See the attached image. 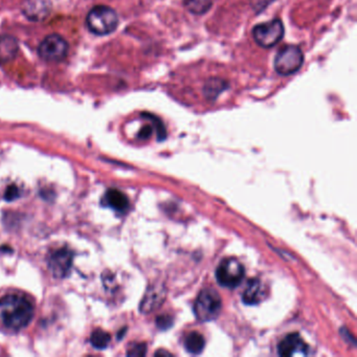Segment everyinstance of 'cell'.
I'll return each instance as SVG.
<instances>
[{"label": "cell", "mask_w": 357, "mask_h": 357, "mask_svg": "<svg viewBox=\"0 0 357 357\" xmlns=\"http://www.w3.org/2000/svg\"><path fill=\"white\" fill-rule=\"evenodd\" d=\"M34 304L24 294H9L0 298V321L7 329H24L34 317Z\"/></svg>", "instance_id": "cell-1"}, {"label": "cell", "mask_w": 357, "mask_h": 357, "mask_svg": "<svg viewBox=\"0 0 357 357\" xmlns=\"http://www.w3.org/2000/svg\"><path fill=\"white\" fill-rule=\"evenodd\" d=\"M86 26L91 33L98 36L112 34L119 26L118 14L107 6H97L89 11Z\"/></svg>", "instance_id": "cell-2"}, {"label": "cell", "mask_w": 357, "mask_h": 357, "mask_svg": "<svg viewBox=\"0 0 357 357\" xmlns=\"http://www.w3.org/2000/svg\"><path fill=\"white\" fill-rule=\"evenodd\" d=\"M222 309V301L216 290L204 289L196 298L194 312L202 321H210L217 319Z\"/></svg>", "instance_id": "cell-3"}, {"label": "cell", "mask_w": 357, "mask_h": 357, "mask_svg": "<svg viewBox=\"0 0 357 357\" xmlns=\"http://www.w3.org/2000/svg\"><path fill=\"white\" fill-rule=\"evenodd\" d=\"M304 63V54L296 45H286L280 50L275 58V72L280 76H290L300 70Z\"/></svg>", "instance_id": "cell-4"}, {"label": "cell", "mask_w": 357, "mask_h": 357, "mask_svg": "<svg viewBox=\"0 0 357 357\" xmlns=\"http://www.w3.org/2000/svg\"><path fill=\"white\" fill-rule=\"evenodd\" d=\"M284 32L283 22L280 20H273L255 26L252 37L259 47L271 49L283 39Z\"/></svg>", "instance_id": "cell-5"}, {"label": "cell", "mask_w": 357, "mask_h": 357, "mask_svg": "<svg viewBox=\"0 0 357 357\" xmlns=\"http://www.w3.org/2000/svg\"><path fill=\"white\" fill-rule=\"evenodd\" d=\"M245 268L235 258L225 259L217 267V282L223 287L236 288L243 281Z\"/></svg>", "instance_id": "cell-6"}, {"label": "cell", "mask_w": 357, "mask_h": 357, "mask_svg": "<svg viewBox=\"0 0 357 357\" xmlns=\"http://www.w3.org/2000/svg\"><path fill=\"white\" fill-rule=\"evenodd\" d=\"M68 54V41L58 34L45 37L38 47L39 57L47 62L62 61Z\"/></svg>", "instance_id": "cell-7"}, {"label": "cell", "mask_w": 357, "mask_h": 357, "mask_svg": "<svg viewBox=\"0 0 357 357\" xmlns=\"http://www.w3.org/2000/svg\"><path fill=\"white\" fill-rule=\"evenodd\" d=\"M74 255L68 248L54 250L49 257V268L56 278H64L72 268Z\"/></svg>", "instance_id": "cell-8"}, {"label": "cell", "mask_w": 357, "mask_h": 357, "mask_svg": "<svg viewBox=\"0 0 357 357\" xmlns=\"http://www.w3.org/2000/svg\"><path fill=\"white\" fill-rule=\"evenodd\" d=\"M308 344H305L300 334H288L278 344V352L281 356L289 357L294 355L308 354Z\"/></svg>", "instance_id": "cell-9"}, {"label": "cell", "mask_w": 357, "mask_h": 357, "mask_svg": "<svg viewBox=\"0 0 357 357\" xmlns=\"http://www.w3.org/2000/svg\"><path fill=\"white\" fill-rule=\"evenodd\" d=\"M50 0H26L22 6V13L33 22L45 20L51 12Z\"/></svg>", "instance_id": "cell-10"}, {"label": "cell", "mask_w": 357, "mask_h": 357, "mask_svg": "<svg viewBox=\"0 0 357 357\" xmlns=\"http://www.w3.org/2000/svg\"><path fill=\"white\" fill-rule=\"evenodd\" d=\"M165 296H166V292L162 288H160L158 286L149 288L142 301V312L149 313L154 309L158 308V306L164 302Z\"/></svg>", "instance_id": "cell-11"}, {"label": "cell", "mask_w": 357, "mask_h": 357, "mask_svg": "<svg viewBox=\"0 0 357 357\" xmlns=\"http://www.w3.org/2000/svg\"><path fill=\"white\" fill-rule=\"evenodd\" d=\"M18 43L14 37L0 36V64L9 63L15 59L18 53Z\"/></svg>", "instance_id": "cell-12"}, {"label": "cell", "mask_w": 357, "mask_h": 357, "mask_svg": "<svg viewBox=\"0 0 357 357\" xmlns=\"http://www.w3.org/2000/svg\"><path fill=\"white\" fill-rule=\"evenodd\" d=\"M263 298H264V288L261 281L257 279L250 280L242 294V301L244 304L252 306V305L259 304Z\"/></svg>", "instance_id": "cell-13"}, {"label": "cell", "mask_w": 357, "mask_h": 357, "mask_svg": "<svg viewBox=\"0 0 357 357\" xmlns=\"http://www.w3.org/2000/svg\"><path fill=\"white\" fill-rule=\"evenodd\" d=\"M106 202L110 208L118 212H124L128 208L129 202L127 196L119 190L112 189L106 193Z\"/></svg>", "instance_id": "cell-14"}, {"label": "cell", "mask_w": 357, "mask_h": 357, "mask_svg": "<svg viewBox=\"0 0 357 357\" xmlns=\"http://www.w3.org/2000/svg\"><path fill=\"white\" fill-rule=\"evenodd\" d=\"M206 340L199 332H192L185 337V347L192 354H199L204 351Z\"/></svg>", "instance_id": "cell-15"}, {"label": "cell", "mask_w": 357, "mask_h": 357, "mask_svg": "<svg viewBox=\"0 0 357 357\" xmlns=\"http://www.w3.org/2000/svg\"><path fill=\"white\" fill-rule=\"evenodd\" d=\"M227 89V84L225 81L221 80V79H211V80L208 81V83H206V86H204V91L206 98L214 100L220 95V93H222V91Z\"/></svg>", "instance_id": "cell-16"}, {"label": "cell", "mask_w": 357, "mask_h": 357, "mask_svg": "<svg viewBox=\"0 0 357 357\" xmlns=\"http://www.w3.org/2000/svg\"><path fill=\"white\" fill-rule=\"evenodd\" d=\"M212 0H185V6L191 13L202 15L212 7Z\"/></svg>", "instance_id": "cell-17"}, {"label": "cell", "mask_w": 357, "mask_h": 357, "mask_svg": "<svg viewBox=\"0 0 357 357\" xmlns=\"http://www.w3.org/2000/svg\"><path fill=\"white\" fill-rule=\"evenodd\" d=\"M91 342L96 349L102 350L107 348L110 342V335L103 330L98 329L93 332L91 336Z\"/></svg>", "instance_id": "cell-18"}, {"label": "cell", "mask_w": 357, "mask_h": 357, "mask_svg": "<svg viewBox=\"0 0 357 357\" xmlns=\"http://www.w3.org/2000/svg\"><path fill=\"white\" fill-rule=\"evenodd\" d=\"M146 354V344H137L131 347L130 350L128 351V355L131 356H144Z\"/></svg>", "instance_id": "cell-19"}, {"label": "cell", "mask_w": 357, "mask_h": 357, "mask_svg": "<svg viewBox=\"0 0 357 357\" xmlns=\"http://www.w3.org/2000/svg\"><path fill=\"white\" fill-rule=\"evenodd\" d=\"M20 197V189H18L16 185H10L8 188L7 191L5 193L6 200H10V202H13L16 198Z\"/></svg>", "instance_id": "cell-20"}, {"label": "cell", "mask_w": 357, "mask_h": 357, "mask_svg": "<svg viewBox=\"0 0 357 357\" xmlns=\"http://www.w3.org/2000/svg\"><path fill=\"white\" fill-rule=\"evenodd\" d=\"M172 317H169V315H165V317H158L156 323H158V326L160 329H168V328L172 326Z\"/></svg>", "instance_id": "cell-21"}, {"label": "cell", "mask_w": 357, "mask_h": 357, "mask_svg": "<svg viewBox=\"0 0 357 357\" xmlns=\"http://www.w3.org/2000/svg\"><path fill=\"white\" fill-rule=\"evenodd\" d=\"M152 131H153V129H152V127L149 126V125H148V126L144 127V128H142V130L139 131V139H149V137H151Z\"/></svg>", "instance_id": "cell-22"}]
</instances>
